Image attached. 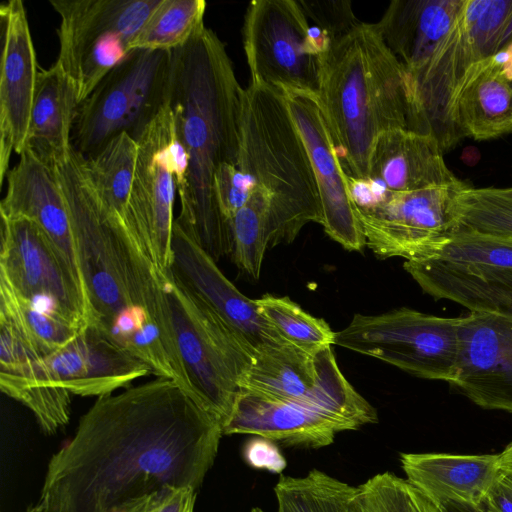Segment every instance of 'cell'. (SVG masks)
Returning <instances> with one entry per match:
<instances>
[{
	"mask_svg": "<svg viewBox=\"0 0 512 512\" xmlns=\"http://www.w3.org/2000/svg\"><path fill=\"white\" fill-rule=\"evenodd\" d=\"M222 435L172 379L98 397L50 459L39 502L45 512L146 511L171 490H197Z\"/></svg>",
	"mask_w": 512,
	"mask_h": 512,
	"instance_id": "6da1fadb",
	"label": "cell"
},
{
	"mask_svg": "<svg viewBox=\"0 0 512 512\" xmlns=\"http://www.w3.org/2000/svg\"><path fill=\"white\" fill-rule=\"evenodd\" d=\"M69 214L89 319L158 377L178 381V355L158 268L99 195L74 147L52 167Z\"/></svg>",
	"mask_w": 512,
	"mask_h": 512,
	"instance_id": "7a4b0ae2",
	"label": "cell"
},
{
	"mask_svg": "<svg viewBox=\"0 0 512 512\" xmlns=\"http://www.w3.org/2000/svg\"><path fill=\"white\" fill-rule=\"evenodd\" d=\"M244 91L224 43L210 28L171 52L168 103L187 156L175 220L216 262L233 251V237L214 177L223 164L238 165Z\"/></svg>",
	"mask_w": 512,
	"mask_h": 512,
	"instance_id": "3957f363",
	"label": "cell"
},
{
	"mask_svg": "<svg viewBox=\"0 0 512 512\" xmlns=\"http://www.w3.org/2000/svg\"><path fill=\"white\" fill-rule=\"evenodd\" d=\"M319 97L347 177L368 180L370 154L381 133L425 134L411 77L375 23L360 21L335 42Z\"/></svg>",
	"mask_w": 512,
	"mask_h": 512,
	"instance_id": "277c9868",
	"label": "cell"
},
{
	"mask_svg": "<svg viewBox=\"0 0 512 512\" xmlns=\"http://www.w3.org/2000/svg\"><path fill=\"white\" fill-rule=\"evenodd\" d=\"M238 166L268 196V248L322 223L312 164L280 90L252 82L245 89Z\"/></svg>",
	"mask_w": 512,
	"mask_h": 512,
	"instance_id": "5b68a950",
	"label": "cell"
},
{
	"mask_svg": "<svg viewBox=\"0 0 512 512\" xmlns=\"http://www.w3.org/2000/svg\"><path fill=\"white\" fill-rule=\"evenodd\" d=\"M187 392L221 424L232 412L255 349L174 277L158 269Z\"/></svg>",
	"mask_w": 512,
	"mask_h": 512,
	"instance_id": "8992f818",
	"label": "cell"
},
{
	"mask_svg": "<svg viewBox=\"0 0 512 512\" xmlns=\"http://www.w3.org/2000/svg\"><path fill=\"white\" fill-rule=\"evenodd\" d=\"M367 401L340 371L328 351L321 377L312 391L293 401L264 398L241 391L223 434H251L286 447L318 449L334 442L338 432L355 430Z\"/></svg>",
	"mask_w": 512,
	"mask_h": 512,
	"instance_id": "52a82bcc",
	"label": "cell"
},
{
	"mask_svg": "<svg viewBox=\"0 0 512 512\" xmlns=\"http://www.w3.org/2000/svg\"><path fill=\"white\" fill-rule=\"evenodd\" d=\"M171 52L133 49L80 104L72 145L85 158L122 132L136 141L168 102Z\"/></svg>",
	"mask_w": 512,
	"mask_h": 512,
	"instance_id": "ba28073f",
	"label": "cell"
},
{
	"mask_svg": "<svg viewBox=\"0 0 512 512\" xmlns=\"http://www.w3.org/2000/svg\"><path fill=\"white\" fill-rule=\"evenodd\" d=\"M159 0H50L60 17L56 62L81 104L132 51Z\"/></svg>",
	"mask_w": 512,
	"mask_h": 512,
	"instance_id": "9c48e42d",
	"label": "cell"
},
{
	"mask_svg": "<svg viewBox=\"0 0 512 512\" xmlns=\"http://www.w3.org/2000/svg\"><path fill=\"white\" fill-rule=\"evenodd\" d=\"M461 317H440L409 308L355 314L335 334V345L371 356L420 378L453 383Z\"/></svg>",
	"mask_w": 512,
	"mask_h": 512,
	"instance_id": "30bf717a",
	"label": "cell"
},
{
	"mask_svg": "<svg viewBox=\"0 0 512 512\" xmlns=\"http://www.w3.org/2000/svg\"><path fill=\"white\" fill-rule=\"evenodd\" d=\"M242 35L250 82L319 94L329 50L298 0L251 1Z\"/></svg>",
	"mask_w": 512,
	"mask_h": 512,
	"instance_id": "8fae6325",
	"label": "cell"
},
{
	"mask_svg": "<svg viewBox=\"0 0 512 512\" xmlns=\"http://www.w3.org/2000/svg\"><path fill=\"white\" fill-rule=\"evenodd\" d=\"M463 181L409 192L379 189L356 206L366 245L381 259L432 257L456 226L455 203Z\"/></svg>",
	"mask_w": 512,
	"mask_h": 512,
	"instance_id": "7c38bea8",
	"label": "cell"
},
{
	"mask_svg": "<svg viewBox=\"0 0 512 512\" xmlns=\"http://www.w3.org/2000/svg\"><path fill=\"white\" fill-rule=\"evenodd\" d=\"M137 143L135 173L123 220L155 266L165 271L172 261L179 148L168 102L148 124Z\"/></svg>",
	"mask_w": 512,
	"mask_h": 512,
	"instance_id": "4fadbf2b",
	"label": "cell"
},
{
	"mask_svg": "<svg viewBox=\"0 0 512 512\" xmlns=\"http://www.w3.org/2000/svg\"><path fill=\"white\" fill-rule=\"evenodd\" d=\"M0 278L22 297L78 326L89 313L81 281L32 220L1 216Z\"/></svg>",
	"mask_w": 512,
	"mask_h": 512,
	"instance_id": "5bb4252c",
	"label": "cell"
},
{
	"mask_svg": "<svg viewBox=\"0 0 512 512\" xmlns=\"http://www.w3.org/2000/svg\"><path fill=\"white\" fill-rule=\"evenodd\" d=\"M287 107L307 149L318 186L326 234L345 249L366 245L347 175L319 94L284 89Z\"/></svg>",
	"mask_w": 512,
	"mask_h": 512,
	"instance_id": "9a60e30c",
	"label": "cell"
},
{
	"mask_svg": "<svg viewBox=\"0 0 512 512\" xmlns=\"http://www.w3.org/2000/svg\"><path fill=\"white\" fill-rule=\"evenodd\" d=\"M152 373L150 367L88 324L61 349L35 360L20 375L80 396H104Z\"/></svg>",
	"mask_w": 512,
	"mask_h": 512,
	"instance_id": "2e32d148",
	"label": "cell"
},
{
	"mask_svg": "<svg viewBox=\"0 0 512 512\" xmlns=\"http://www.w3.org/2000/svg\"><path fill=\"white\" fill-rule=\"evenodd\" d=\"M0 184L13 153L26 148L39 69L21 0L0 5Z\"/></svg>",
	"mask_w": 512,
	"mask_h": 512,
	"instance_id": "e0dca14e",
	"label": "cell"
},
{
	"mask_svg": "<svg viewBox=\"0 0 512 512\" xmlns=\"http://www.w3.org/2000/svg\"><path fill=\"white\" fill-rule=\"evenodd\" d=\"M455 386L485 409L512 413V316L470 312L459 326Z\"/></svg>",
	"mask_w": 512,
	"mask_h": 512,
	"instance_id": "ac0fdd59",
	"label": "cell"
},
{
	"mask_svg": "<svg viewBox=\"0 0 512 512\" xmlns=\"http://www.w3.org/2000/svg\"><path fill=\"white\" fill-rule=\"evenodd\" d=\"M170 271L182 286L231 326L256 353L288 343L261 315L255 300L246 297L228 280L216 261L185 233L176 220Z\"/></svg>",
	"mask_w": 512,
	"mask_h": 512,
	"instance_id": "d6986e66",
	"label": "cell"
},
{
	"mask_svg": "<svg viewBox=\"0 0 512 512\" xmlns=\"http://www.w3.org/2000/svg\"><path fill=\"white\" fill-rule=\"evenodd\" d=\"M6 178L1 216L24 217L40 226L82 283L69 214L52 169L26 148Z\"/></svg>",
	"mask_w": 512,
	"mask_h": 512,
	"instance_id": "ffe728a7",
	"label": "cell"
},
{
	"mask_svg": "<svg viewBox=\"0 0 512 512\" xmlns=\"http://www.w3.org/2000/svg\"><path fill=\"white\" fill-rule=\"evenodd\" d=\"M464 0H393L375 23L411 77L430 63L454 26Z\"/></svg>",
	"mask_w": 512,
	"mask_h": 512,
	"instance_id": "44dd1931",
	"label": "cell"
},
{
	"mask_svg": "<svg viewBox=\"0 0 512 512\" xmlns=\"http://www.w3.org/2000/svg\"><path fill=\"white\" fill-rule=\"evenodd\" d=\"M438 140L430 134L394 129L375 140L368 180L391 192H409L458 183Z\"/></svg>",
	"mask_w": 512,
	"mask_h": 512,
	"instance_id": "7402d4cb",
	"label": "cell"
},
{
	"mask_svg": "<svg viewBox=\"0 0 512 512\" xmlns=\"http://www.w3.org/2000/svg\"><path fill=\"white\" fill-rule=\"evenodd\" d=\"M403 267L435 299L456 302L471 312L512 316V269L431 258L406 260Z\"/></svg>",
	"mask_w": 512,
	"mask_h": 512,
	"instance_id": "603a6c76",
	"label": "cell"
},
{
	"mask_svg": "<svg viewBox=\"0 0 512 512\" xmlns=\"http://www.w3.org/2000/svg\"><path fill=\"white\" fill-rule=\"evenodd\" d=\"M400 462L407 480L436 505H482L500 472L498 455L401 453Z\"/></svg>",
	"mask_w": 512,
	"mask_h": 512,
	"instance_id": "cb8c5ba5",
	"label": "cell"
},
{
	"mask_svg": "<svg viewBox=\"0 0 512 512\" xmlns=\"http://www.w3.org/2000/svg\"><path fill=\"white\" fill-rule=\"evenodd\" d=\"M79 106L75 87L57 62L39 69L26 148L50 169L73 148Z\"/></svg>",
	"mask_w": 512,
	"mask_h": 512,
	"instance_id": "d4e9b609",
	"label": "cell"
},
{
	"mask_svg": "<svg viewBox=\"0 0 512 512\" xmlns=\"http://www.w3.org/2000/svg\"><path fill=\"white\" fill-rule=\"evenodd\" d=\"M456 122L462 137L475 140L512 132V85L491 57L467 75L456 103Z\"/></svg>",
	"mask_w": 512,
	"mask_h": 512,
	"instance_id": "484cf974",
	"label": "cell"
},
{
	"mask_svg": "<svg viewBox=\"0 0 512 512\" xmlns=\"http://www.w3.org/2000/svg\"><path fill=\"white\" fill-rule=\"evenodd\" d=\"M330 348L310 354L287 343L260 350L241 391L280 401L300 399L317 385Z\"/></svg>",
	"mask_w": 512,
	"mask_h": 512,
	"instance_id": "4316f807",
	"label": "cell"
},
{
	"mask_svg": "<svg viewBox=\"0 0 512 512\" xmlns=\"http://www.w3.org/2000/svg\"><path fill=\"white\" fill-rule=\"evenodd\" d=\"M0 320L38 358L61 349L84 328L22 297L3 278H0Z\"/></svg>",
	"mask_w": 512,
	"mask_h": 512,
	"instance_id": "83f0119b",
	"label": "cell"
},
{
	"mask_svg": "<svg viewBox=\"0 0 512 512\" xmlns=\"http://www.w3.org/2000/svg\"><path fill=\"white\" fill-rule=\"evenodd\" d=\"M274 493L277 512H359L357 487L318 469L302 477L281 475Z\"/></svg>",
	"mask_w": 512,
	"mask_h": 512,
	"instance_id": "f1b7e54d",
	"label": "cell"
},
{
	"mask_svg": "<svg viewBox=\"0 0 512 512\" xmlns=\"http://www.w3.org/2000/svg\"><path fill=\"white\" fill-rule=\"evenodd\" d=\"M138 143L122 132L85 158L89 177L105 203L124 218L135 173Z\"/></svg>",
	"mask_w": 512,
	"mask_h": 512,
	"instance_id": "f546056e",
	"label": "cell"
},
{
	"mask_svg": "<svg viewBox=\"0 0 512 512\" xmlns=\"http://www.w3.org/2000/svg\"><path fill=\"white\" fill-rule=\"evenodd\" d=\"M204 0H159L131 49L173 51L186 45L204 27Z\"/></svg>",
	"mask_w": 512,
	"mask_h": 512,
	"instance_id": "4dcf8cb0",
	"label": "cell"
},
{
	"mask_svg": "<svg viewBox=\"0 0 512 512\" xmlns=\"http://www.w3.org/2000/svg\"><path fill=\"white\" fill-rule=\"evenodd\" d=\"M455 217L454 231L512 241V187L474 188L467 184L457 195Z\"/></svg>",
	"mask_w": 512,
	"mask_h": 512,
	"instance_id": "1f68e13d",
	"label": "cell"
},
{
	"mask_svg": "<svg viewBox=\"0 0 512 512\" xmlns=\"http://www.w3.org/2000/svg\"><path fill=\"white\" fill-rule=\"evenodd\" d=\"M261 315L291 345L316 354L335 345V334L325 320L304 311L288 297L266 294L255 299Z\"/></svg>",
	"mask_w": 512,
	"mask_h": 512,
	"instance_id": "d6a6232c",
	"label": "cell"
},
{
	"mask_svg": "<svg viewBox=\"0 0 512 512\" xmlns=\"http://www.w3.org/2000/svg\"><path fill=\"white\" fill-rule=\"evenodd\" d=\"M269 216L268 196L253 186L247 202L230 221L235 262L254 279L259 278L268 248Z\"/></svg>",
	"mask_w": 512,
	"mask_h": 512,
	"instance_id": "836d02e7",
	"label": "cell"
},
{
	"mask_svg": "<svg viewBox=\"0 0 512 512\" xmlns=\"http://www.w3.org/2000/svg\"><path fill=\"white\" fill-rule=\"evenodd\" d=\"M357 490L359 512H440L412 483L391 472L374 475Z\"/></svg>",
	"mask_w": 512,
	"mask_h": 512,
	"instance_id": "e575fe53",
	"label": "cell"
},
{
	"mask_svg": "<svg viewBox=\"0 0 512 512\" xmlns=\"http://www.w3.org/2000/svg\"><path fill=\"white\" fill-rule=\"evenodd\" d=\"M0 388L3 393L29 408L47 434L55 433L69 421L72 394L61 387L0 376Z\"/></svg>",
	"mask_w": 512,
	"mask_h": 512,
	"instance_id": "d590c367",
	"label": "cell"
},
{
	"mask_svg": "<svg viewBox=\"0 0 512 512\" xmlns=\"http://www.w3.org/2000/svg\"><path fill=\"white\" fill-rule=\"evenodd\" d=\"M430 258L459 264L512 269V241L458 230L452 232Z\"/></svg>",
	"mask_w": 512,
	"mask_h": 512,
	"instance_id": "8d00e7d4",
	"label": "cell"
},
{
	"mask_svg": "<svg viewBox=\"0 0 512 512\" xmlns=\"http://www.w3.org/2000/svg\"><path fill=\"white\" fill-rule=\"evenodd\" d=\"M310 24L332 46L360 21L355 16L351 2L346 0H298Z\"/></svg>",
	"mask_w": 512,
	"mask_h": 512,
	"instance_id": "74e56055",
	"label": "cell"
},
{
	"mask_svg": "<svg viewBox=\"0 0 512 512\" xmlns=\"http://www.w3.org/2000/svg\"><path fill=\"white\" fill-rule=\"evenodd\" d=\"M253 184L238 165L223 164L214 177V192L220 211L230 222L247 202Z\"/></svg>",
	"mask_w": 512,
	"mask_h": 512,
	"instance_id": "f35d334b",
	"label": "cell"
},
{
	"mask_svg": "<svg viewBox=\"0 0 512 512\" xmlns=\"http://www.w3.org/2000/svg\"><path fill=\"white\" fill-rule=\"evenodd\" d=\"M244 458L251 466L265 469L272 473H281L286 467V460L275 442L256 436L245 444Z\"/></svg>",
	"mask_w": 512,
	"mask_h": 512,
	"instance_id": "ab89813d",
	"label": "cell"
},
{
	"mask_svg": "<svg viewBox=\"0 0 512 512\" xmlns=\"http://www.w3.org/2000/svg\"><path fill=\"white\" fill-rule=\"evenodd\" d=\"M482 506L490 512H512V474L500 472L489 489Z\"/></svg>",
	"mask_w": 512,
	"mask_h": 512,
	"instance_id": "60d3db41",
	"label": "cell"
},
{
	"mask_svg": "<svg viewBox=\"0 0 512 512\" xmlns=\"http://www.w3.org/2000/svg\"><path fill=\"white\" fill-rule=\"evenodd\" d=\"M196 490L184 487L167 492L147 512H194Z\"/></svg>",
	"mask_w": 512,
	"mask_h": 512,
	"instance_id": "b9f144b4",
	"label": "cell"
},
{
	"mask_svg": "<svg viewBox=\"0 0 512 512\" xmlns=\"http://www.w3.org/2000/svg\"><path fill=\"white\" fill-rule=\"evenodd\" d=\"M491 58L499 66L503 76L512 82V43L506 45Z\"/></svg>",
	"mask_w": 512,
	"mask_h": 512,
	"instance_id": "7bdbcfd3",
	"label": "cell"
},
{
	"mask_svg": "<svg viewBox=\"0 0 512 512\" xmlns=\"http://www.w3.org/2000/svg\"><path fill=\"white\" fill-rule=\"evenodd\" d=\"M440 512H490L482 505L447 501L437 505Z\"/></svg>",
	"mask_w": 512,
	"mask_h": 512,
	"instance_id": "ee69618b",
	"label": "cell"
},
{
	"mask_svg": "<svg viewBox=\"0 0 512 512\" xmlns=\"http://www.w3.org/2000/svg\"><path fill=\"white\" fill-rule=\"evenodd\" d=\"M498 458L500 469L512 474V443L502 453L498 454Z\"/></svg>",
	"mask_w": 512,
	"mask_h": 512,
	"instance_id": "f6af8a7d",
	"label": "cell"
},
{
	"mask_svg": "<svg viewBox=\"0 0 512 512\" xmlns=\"http://www.w3.org/2000/svg\"><path fill=\"white\" fill-rule=\"evenodd\" d=\"M26 512H45L43 505L38 502L35 506H31Z\"/></svg>",
	"mask_w": 512,
	"mask_h": 512,
	"instance_id": "bcb514c9",
	"label": "cell"
},
{
	"mask_svg": "<svg viewBox=\"0 0 512 512\" xmlns=\"http://www.w3.org/2000/svg\"><path fill=\"white\" fill-rule=\"evenodd\" d=\"M147 511H148V510H146V511H142V512H147Z\"/></svg>",
	"mask_w": 512,
	"mask_h": 512,
	"instance_id": "7dc6e473",
	"label": "cell"
},
{
	"mask_svg": "<svg viewBox=\"0 0 512 512\" xmlns=\"http://www.w3.org/2000/svg\"><path fill=\"white\" fill-rule=\"evenodd\" d=\"M511 85H512V82H511Z\"/></svg>",
	"mask_w": 512,
	"mask_h": 512,
	"instance_id": "c3c4849f",
	"label": "cell"
}]
</instances>
